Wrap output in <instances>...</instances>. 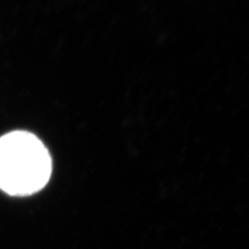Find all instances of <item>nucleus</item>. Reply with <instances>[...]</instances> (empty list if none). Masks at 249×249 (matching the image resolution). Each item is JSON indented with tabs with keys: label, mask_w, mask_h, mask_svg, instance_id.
Listing matches in <instances>:
<instances>
[{
	"label": "nucleus",
	"mask_w": 249,
	"mask_h": 249,
	"mask_svg": "<svg viewBox=\"0 0 249 249\" xmlns=\"http://www.w3.org/2000/svg\"><path fill=\"white\" fill-rule=\"evenodd\" d=\"M52 173L51 156L36 135L14 131L0 137V189L12 196L42 190Z\"/></svg>",
	"instance_id": "1"
}]
</instances>
